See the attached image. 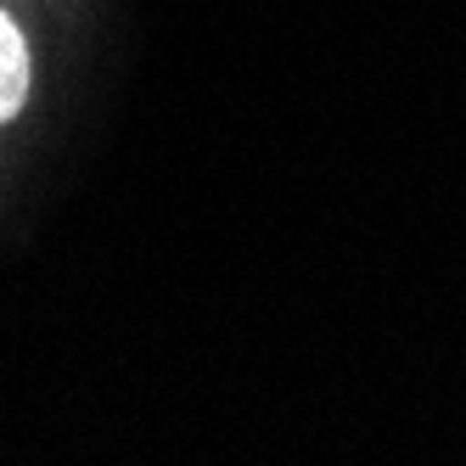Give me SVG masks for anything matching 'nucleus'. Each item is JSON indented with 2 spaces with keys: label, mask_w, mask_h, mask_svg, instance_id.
Returning <instances> with one entry per match:
<instances>
[{
  "label": "nucleus",
  "mask_w": 466,
  "mask_h": 466,
  "mask_svg": "<svg viewBox=\"0 0 466 466\" xmlns=\"http://www.w3.org/2000/svg\"><path fill=\"white\" fill-rule=\"evenodd\" d=\"M40 0H0V141L17 136L40 96Z\"/></svg>",
  "instance_id": "f257e3e1"
},
{
  "label": "nucleus",
  "mask_w": 466,
  "mask_h": 466,
  "mask_svg": "<svg viewBox=\"0 0 466 466\" xmlns=\"http://www.w3.org/2000/svg\"><path fill=\"white\" fill-rule=\"evenodd\" d=\"M56 6H74V0H56Z\"/></svg>",
  "instance_id": "f03ea898"
}]
</instances>
